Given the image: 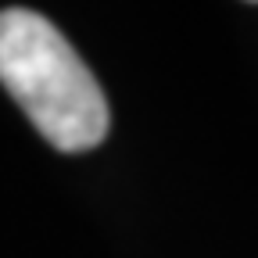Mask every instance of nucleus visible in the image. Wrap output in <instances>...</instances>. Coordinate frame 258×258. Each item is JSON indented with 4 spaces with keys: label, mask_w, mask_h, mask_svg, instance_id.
<instances>
[{
    "label": "nucleus",
    "mask_w": 258,
    "mask_h": 258,
    "mask_svg": "<svg viewBox=\"0 0 258 258\" xmlns=\"http://www.w3.org/2000/svg\"><path fill=\"white\" fill-rule=\"evenodd\" d=\"M0 83L36 133L61 154H83L108 137V97L90 64L40 11H0Z\"/></svg>",
    "instance_id": "1"
}]
</instances>
